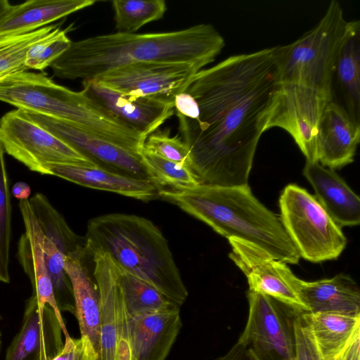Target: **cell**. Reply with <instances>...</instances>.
<instances>
[{"label": "cell", "instance_id": "3957f363", "mask_svg": "<svg viewBox=\"0 0 360 360\" xmlns=\"http://www.w3.org/2000/svg\"><path fill=\"white\" fill-rule=\"evenodd\" d=\"M159 198L174 204L227 239L249 242L286 264L299 263L300 254L280 217L255 197L248 184H200L184 191L163 188Z\"/></svg>", "mask_w": 360, "mask_h": 360}, {"label": "cell", "instance_id": "e575fe53", "mask_svg": "<svg viewBox=\"0 0 360 360\" xmlns=\"http://www.w3.org/2000/svg\"><path fill=\"white\" fill-rule=\"evenodd\" d=\"M143 150L191 169L187 146L178 135L170 136L169 131H155L146 139Z\"/></svg>", "mask_w": 360, "mask_h": 360}, {"label": "cell", "instance_id": "7bdbcfd3", "mask_svg": "<svg viewBox=\"0 0 360 360\" xmlns=\"http://www.w3.org/2000/svg\"><path fill=\"white\" fill-rule=\"evenodd\" d=\"M1 319V316H0V319ZM1 333L0 331V351H1Z\"/></svg>", "mask_w": 360, "mask_h": 360}, {"label": "cell", "instance_id": "f1b7e54d", "mask_svg": "<svg viewBox=\"0 0 360 360\" xmlns=\"http://www.w3.org/2000/svg\"><path fill=\"white\" fill-rule=\"evenodd\" d=\"M117 32L134 33L143 25L161 19L167 11L164 0H114Z\"/></svg>", "mask_w": 360, "mask_h": 360}, {"label": "cell", "instance_id": "b9f144b4", "mask_svg": "<svg viewBox=\"0 0 360 360\" xmlns=\"http://www.w3.org/2000/svg\"><path fill=\"white\" fill-rule=\"evenodd\" d=\"M11 6L7 0H0V17L4 15Z\"/></svg>", "mask_w": 360, "mask_h": 360}, {"label": "cell", "instance_id": "d590c367", "mask_svg": "<svg viewBox=\"0 0 360 360\" xmlns=\"http://www.w3.org/2000/svg\"><path fill=\"white\" fill-rule=\"evenodd\" d=\"M294 330L295 360H323L316 347L303 312L295 311Z\"/></svg>", "mask_w": 360, "mask_h": 360}, {"label": "cell", "instance_id": "836d02e7", "mask_svg": "<svg viewBox=\"0 0 360 360\" xmlns=\"http://www.w3.org/2000/svg\"><path fill=\"white\" fill-rule=\"evenodd\" d=\"M71 42L66 32L57 27L30 47L26 55V67L44 70L68 50Z\"/></svg>", "mask_w": 360, "mask_h": 360}, {"label": "cell", "instance_id": "d4e9b609", "mask_svg": "<svg viewBox=\"0 0 360 360\" xmlns=\"http://www.w3.org/2000/svg\"><path fill=\"white\" fill-rule=\"evenodd\" d=\"M323 360H343L360 337V315L303 312Z\"/></svg>", "mask_w": 360, "mask_h": 360}, {"label": "cell", "instance_id": "603a6c76", "mask_svg": "<svg viewBox=\"0 0 360 360\" xmlns=\"http://www.w3.org/2000/svg\"><path fill=\"white\" fill-rule=\"evenodd\" d=\"M136 360H165L182 326L179 309L129 316Z\"/></svg>", "mask_w": 360, "mask_h": 360}, {"label": "cell", "instance_id": "ffe728a7", "mask_svg": "<svg viewBox=\"0 0 360 360\" xmlns=\"http://www.w3.org/2000/svg\"><path fill=\"white\" fill-rule=\"evenodd\" d=\"M86 250L76 256H64V268L71 282L75 313L81 336L91 342L98 356L101 335V297Z\"/></svg>", "mask_w": 360, "mask_h": 360}, {"label": "cell", "instance_id": "60d3db41", "mask_svg": "<svg viewBox=\"0 0 360 360\" xmlns=\"http://www.w3.org/2000/svg\"><path fill=\"white\" fill-rule=\"evenodd\" d=\"M359 338L360 337L357 338L355 341L354 342L351 349H349V352L347 353V356L343 360H360L359 356Z\"/></svg>", "mask_w": 360, "mask_h": 360}, {"label": "cell", "instance_id": "d6986e66", "mask_svg": "<svg viewBox=\"0 0 360 360\" xmlns=\"http://www.w3.org/2000/svg\"><path fill=\"white\" fill-rule=\"evenodd\" d=\"M292 283L306 312L360 315L359 288L348 275L340 274L311 282L295 275Z\"/></svg>", "mask_w": 360, "mask_h": 360}, {"label": "cell", "instance_id": "5bb4252c", "mask_svg": "<svg viewBox=\"0 0 360 360\" xmlns=\"http://www.w3.org/2000/svg\"><path fill=\"white\" fill-rule=\"evenodd\" d=\"M25 112L39 125L88 158L98 167L153 181L141 153L131 152L66 122Z\"/></svg>", "mask_w": 360, "mask_h": 360}, {"label": "cell", "instance_id": "277c9868", "mask_svg": "<svg viewBox=\"0 0 360 360\" xmlns=\"http://www.w3.org/2000/svg\"><path fill=\"white\" fill-rule=\"evenodd\" d=\"M84 238L88 255L106 252L180 307L186 301L188 293L168 242L150 220L125 213L98 216L88 221Z\"/></svg>", "mask_w": 360, "mask_h": 360}, {"label": "cell", "instance_id": "4fadbf2b", "mask_svg": "<svg viewBox=\"0 0 360 360\" xmlns=\"http://www.w3.org/2000/svg\"><path fill=\"white\" fill-rule=\"evenodd\" d=\"M229 258L243 271L249 290L269 296L298 312H306L292 284L295 274L286 263L249 242L228 239Z\"/></svg>", "mask_w": 360, "mask_h": 360}, {"label": "cell", "instance_id": "7c38bea8", "mask_svg": "<svg viewBox=\"0 0 360 360\" xmlns=\"http://www.w3.org/2000/svg\"><path fill=\"white\" fill-rule=\"evenodd\" d=\"M201 70L188 63L139 62L111 69L94 80L128 96L174 97L184 91Z\"/></svg>", "mask_w": 360, "mask_h": 360}, {"label": "cell", "instance_id": "52a82bcc", "mask_svg": "<svg viewBox=\"0 0 360 360\" xmlns=\"http://www.w3.org/2000/svg\"><path fill=\"white\" fill-rule=\"evenodd\" d=\"M281 222L300 257L311 262L337 259L347 245L338 226L304 188L289 184L279 198Z\"/></svg>", "mask_w": 360, "mask_h": 360}, {"label": "cell", "instance_id": "d6a6232c", "mask_svg": "<svg viewBox=\"0 0 360 360\" xmlns=\"http://www.w3.org/2000/svg\"><path fill=\"white\" fill-rule=\"evenodd\" d=\"M4 153L0 145V282L9 283L11 202Z\"/></svg>", "mask_w": 360, "mask_h": 360}, {"label": "cell", "instance_id": "484cf974", "mask_svg": "<svg viewBox=\"0 0 360 360\" xmlns=\"http://www.w3.org/2000/svg\"><path fill=\"white\" fill-rule=\"evenodd\" d=\"M342 92L347 111L360 124V22L348 21L336 60L335 75Z\"/></svg>", "mask_w": 360, "mask_h": 360}, {"label": "cell", "instance_id": "8d00e7d4", "mask_svg": "<svg viewBox=\"0 0 360 360\" xmlns=\"http://www.w3.org/2000/svg\"><path fill=\"white\" fill-rule=\"evenodd\" d=\"M49 360H98V354L86 336L65 338L61 350Z\"/></svg>", "mask_w": 360, "mask_h": 360}, {"label": "cell", "instance_id": "ab89813d", "mask_svg": "<svg viewBox=\"0 0 360 360\" xmlns=\"http://www.w3.org/2000/svg\"><path fill=\"white\" fill-rule=\"evenodd\" d=\"M11 194L20 201L27 200L31 194L30 186L26 182L18 181L12 186Z\"/></svg>", "mask_w": 360, "mask_h": 360}, {"label": "cell", "instance_id": "1f68e13d", "mask_svg": "<svg viewBox=\"0 0 360 360\" xmlns=\"http://www.w3.org/2000/svg\"><path fill=\"white\" fill-rule=\"evenodd\" d=\"M44 252L46 268L52 283L55 298L60 312L75 315V301L70 278L64 268V255L44 236Z\"/></svg>", "mask_w": 360, "mask_h": 360}, {"label": "cell", "instance_id": "4dcf8cb0", "mask_svg": "<svg viewBox=\"0 0 360 360\" xmlns=\"http://www.w3.org/2000/svg\"><path fill=\"white\" fill-rule=\"evenodd\" d=\"M142 160L155 182L161 189L184 191L195 188L200 183L188 167L141 150Z\"/></svg>", "mask_w": 360, "mask_h": 360}, {"label": "cell", "instance_id": "44dd1931", "mask_svg": "<svg viewBox=\"0 0 360 360\" xmlns=\"http://www.w3.org/2000/svg\"><path fill=\"white\" fill-rule=\"evenodd\" d=\"M46 174L87 188L115 193L142 201L159 198L161 188L153 181L124 176L97 167L48 164Z\"/></svg>", "mask_w": 360, "mask_h": 360}, {"label": "cell", "instance_id": "8992f818", "mask_svg": "<svg viewBox=\"0 0 360 360\" xmlns=\"http://www.w3.org/2000/svg\"><path fill=\"white\" fill-rule=\"evenodd\" d=\"M347 22L336 0L321 20L291 44L275 46L279 82L307 86L333 98L339 48Z\"/></svg>", "mask_w": 360, "mask_h": 360}, {"label": "cell", "instance_id": "8fae6325", "mask_svg": "<svg viewBox=\"0 0 360 360\" xmlns=\"http://www.w3.org/2000/svg\"><path fill=\"white\" fill-rule=\"evenodd\" d=\"M333 98L313 89L281 84L266 129L280 127L288 131L306 158L316 161L319 122Z\"/></svg>", "mask_w": 360, "mask_h": 360}, {"label": "cell", "instance_id": "ba28073f", "mask_svg": "<svg viewBox=\"0 0 360 360\" xmlns=\"http://www.w3.org/2000/svg\"><path fill=\"white\" fill-rule=\"evenodd\" d=\"M0 145L4 153L41 174H46L48 164L97 167L19 109L6 113L0 119Z\"/></svg>", "mask_w": 360, "mask_h": 360}, {"label": "cell", "instance_id": "cb8c5ba5", "mask_svg": "<svg viewBox=\"0 0 360 360\" xmlns=\"http://www.w3.org/2000/svg\"><path fill=\"white\" fill-rule=\"evenodd\" d=\"M95 3V0H30L11 5L0 17V37L37 30Z\"/></svg>", "mask_w": 360, "mask_h": 360}, {"label": "cell", "instance_id": "83f0119b", "mask_svg": "<svg viewBox=\"0 0 360 360\" xmlns=\"http://www.w3.org/2000/svg\"><path fill=\"white\" fill-rule=\"evenodd\" d=\"M119 269L120 286L129 316L180 309L179 304L150 284L120 267Z\"/></svg>", "mask_w": 360, "mask_h": 360}, {"label": "cell", "instance_id": "5b68a950", "mask_svg": "<svg viewBox=\"0 0 360 360\" xmlns=\"http://www.w3.org/2000/svg\"><path fill=\"white\" fill-rule=\"evenodd\" d=\"M0 101L66 122L134 153H140L146 141L82 91L58 85L44 74L24 71L0 79Z\"/></svg>", "mask_w": 360, "mask_h": 360}, {"label": "cell", "instance_id": "6da1fadb", "mask_svg": "<svg viewBox=\"0 0 360 360\" xmlns=\"http://www.w3.org/2000/svg\"><path fill=\"white\" fill-rule=\"evenodd\" d=\"M280 86L275 46L231 56L192 77L184 91L195 98L199 115L176 116L200 184H248Z\"/></svg>", "mask_w": 360, "mask_h": 360}, {"label": "cell", "instance_id": "7a4b0ae2", "mask_svg": "<svg viewBox=\"0 0 360 360\" xmlns=\"http://www.w3.org/2000/svg\"><path fill=\"white\" fill-rule=\"evenodd\" d=\"M224 46L221 34L205 23L172 32H115L72 41L50 67L58 77L82 82L139 62L188 63L202 68L214 60Z\"/></svg>", "mask_w": 360, "mask_h": 360}, {"label": "cell", "instance_id": "74e56055", "mask_svg": "<svg viewBox=\"0 0 360 360\" xmlns=\"http://www.w3.org/2000/svg\"><path fill=\"white\" fill-rule=\"evenodd\" d=\"M176 115L195 120L199 115V108L195 98L188 93L182 91L174 96Z\"/></svg>", "mask_w": 360, "mask_h": 360}, {"label": "cell", "instance_id": "2e32d148", "mask_svg": "<svg viewBox=\"0 0 360 360\" xmlns=\"http://www.w3.org/2000/svg\"><path fill=\"white\" fill-rule=\"evenodd\" d=\"M62 328L51 307L31 296L22 323L6 351L5 360H49L62 349Z\"/></svg>", "mask_w": 360, "mask_h": 360}, {"label": "cell", "instance_id": "ac0fdd59", "mask_svg": "<svg viewBox=\"0 0 360 360\" xmlns=\"http://www.w3.org/2000/svg\"><path fill=\"white\" fill-rule=\"evenodd\" d=\"M360 139V124L347 110L330 101L321 115L316 140V161L331 169L354 161Z\"/></svg>", "mask_w": 360, "mask_h": 360}, {"label": "cell", "instance_id": "9c48e42d", "mask_svg": "<svg viewBox=\"0 0 360 360\" xmlns=\"http://www.w3.org/2000/svg\"><path fill=\"white\" fill-rule=\"evenodd\" d=\"M248 319L238 341L255 360H295V311L254 291L248 290Z\"/></svg>", "mask_w": 360, "mask_h": 360}, {"label": "cell", "instance_id": "7402d4cb", "mask_svg": "<svg viewBox=\"0 0 360 360\" xmlns=\"http://www.w3.org/2000/svg\"><path fill=\"white\" fill-rule=\"evenodd\" d=\"M303 174L314 188L316 200L338 226L359 224V197L333 169L306 161Z\"/></svg>", "mask_w": 360, "mask_h": 360}, {"label": "cell", "instance_id": "f35d334b", "mask_svg": "<svg viewBox=\"0 0 360 360\" xmlns=\"http://www.w3.org/2000/svg\"><path fill=\"white\" fill-rule=\"evenodd\" d=\"M215 360H255L246 348L238 341L224 355Z\"/></svg>", "mask_w": 360, "mask_h": 360}, {"label": "cell", "instance_id": "9a60e30c", "mask_svg": "<svg viewBox=\"0 0 360 360\" xmlns=\"http://www.w3.org/2000/svg\"><path fill=\"white\" fill-rule=\"evenodd\" d=\"M82 86L87 96L146 139L175 112L172 96H128L94 79L82 82Z\"/></svg>", "mask_w": 360, "mask_h": 360}, {"label": "cell", "instance_id": "30bf717a", "mask_svg": "<svg viewBox=\"0 0 360 360\" xmlns=\"http://www.w3.org/2000/svg\"><path fill=\"white\" fill-rule=\"evenodd\" d=\"M91 256L93 275L101 297L98 360H136L120 283L119 267L106 252H96Z\"/></svg>", "mask_w": 360, "mask_h": 360}, {"label": "cell", "instance_id": "f546056e", "mask_svg": "<svg viewBox=\"0 0 360 360\" xmlns=\"http://www.w3.org/2000/svg\"><path fill=\"white\" fill-rule=\"evenodd\" d=\"M56 27L57 25H52L25 34L0 37V79L27 71L25 65L27 51Z\"/></svg>", "mask_w": 360, "mask_h": 360}, {"label": "cell", "instance_id": "4316f807", "mask_svg": "<svg viewBox=\"0 0 360 360\" xmlns=\"http://www.w3.org/2000/svg\"><path fill=\"white\" fill-rule=\"evenodd\" d=\"M32 212L45 237L50 239L65 256H75L85 250L84 237L76 234L62 214L42 193L29 200Z\"/></svg>", "mask_w": 360, "mask_h": 360}, {"label": "cell", "instance_id": "e0dca14e", "mask_svg": "<svg viewBox=\"0 0 360 360\" xmlns=\"http://www.w3.org/2000/svg\"><path fill=\"white\" fill-rule=\"evenodd\" d=\"M19 208L25 225V232L18 244L17 257L30 280L32 295L39 305H49L54 311L65 338L70 336L62 314L58 307L52 283L46 268L44 252V235L32 212L29 200H20Z\"/></svg>", "mask_w": 360, "mask_h": 360}]
</instances>
